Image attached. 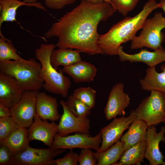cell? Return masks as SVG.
I'll use <instances>...</instances> for the list:
<instances>
[{"instance_id": "1", "label": "cell", "mask_w": 165, "mask_h": 165, "mask_svg": "<svg viewBox=\"0 0 165 165\" xmlns=\"http://www.w3.org/2000/svg\"><path fill=\"white\" fill-rule=\"evenodd\" d=\"M117 11L109 3L97 4L81 0L80 4L52 24L45 38H58L55 45L58 48L75 49L89 55L104 54L98 44V24Z\"/></svg>"}, {"instance_id": "2", "label": "cell", "mask_w": 165, "mask_h": 165, "mask_svg": "<svg viewBox=\"0 0 165 165\" xmlns=\"http://www.w3.org/2000/svg\"><path fill=\"white\" fill-rule=\"evenodd\" d=\"M158 8L159 4L156 0H148L137 14L132 17H125L113 25L107 33L100 35L98 44L104 54L118 55L121 44L132 41L137 31L142 29L149 15Z\"/></svg>"}, {"instance_id": "3", "label": "cell", "mask_w": 165, "mask_h": 165, "mask_svg": "<svg viewBox=\"0 0 165 165\" xmlns=\"http://www.w3.org/2000/svg\"><path fill=\"white\" fill-rule=\"evenodd\" d=\"M55 47L52 43H42L35 50V55L41 64L40 76L44 82L42 88L49 93L66 97L71 87V81L64 74L62 69L58 71L51 64L50 56Z\"/></svg>"}, {"instance_id": "4", "label": "cell", "mask_w": 165, "mask_h": 165, "mask_svg": "<svg viewBox=\"0 0 165 165\" xmlns=\"http://www.w3.org/2000/svg\"><path fill=\"white\" fill-rule=\"evenodd\" d=\"M41 64L34 58L22 61H0V71L13 77L24 90L39 91L44 82L40 76Z\"/></svg>"}, {"instance_id": "5", "label": "cell", "mask_w": 165, "mask_h": 165, "mask_svg": "<svg viewBox=\"0 0 165 165\" xmlns=\"http://www.w3.org/2000/svg\"><path fill=\"white\" fill-rule=\"evenodd\" d=\"M165 29V17L161 12L155 13L152 18H147L138 36L131 41V49L143 47L154 50L161 46L165 39V35L162 30Z\"/></svg>"}, {"instance_id": "6", "label": "cell", "mask_w": 165, "mask_h": 165, "mask_svg": "<svg viewBox=\"0 0 165 165\" xmlns=\"http://www.w3.org/2000/svg\"><path fill=\"white\" fill-rule=\"evenodd\" d=\"M136 118L144 121L148 127L163 122L165 119V94L152 90L134 110Z\"/></svg>"}, {"instance_id": "7", "label": "cell", "mask_w": 165, "mask_h": 165, "mask_svg": "<svg viewBox=\"0 0 165 165\" xmlns=\"http://www.w3.org/2000/svg\"><path fill=\"white\" fill-rule=\"evenodd\" d=\"M101 142V135L100 132L94 137L91 136L90 134L81 133L64 136L56 134L50 147L70 150L74 148H89L98 151Z\"/></svg>"}, {"instance_id": "8", "label": "cell", "mask_w": 165, "mask_h": 165, "mask_svg": "<svg viewBox=\"0 0 165 165\" xmlns=\"http://www.w3.org/2000/svg\"><path fill=\"white\" fill-rule=\"evenodd\" d=\"M39 92L25 90L19 101L10 108L11 116L20 127H29L33 122Z\"/></svg>"}, {"instance_id": "9", "label": "cell", "mask_w": 165, "mask_h": 165, "mask_svg": "<svg viewBox=\"0 0 165 165\" xmlns=\"http://www.w3.org/2000/svg\"><path fill=\"white\" fill-rule=\"evenodd\" d=\"M66 151L64 149L37 148L29 146L22 152L13 156V165H56L54 158Z\"/></svg>"}, {"instance_id": "10", "label": "cell", "mask_w": 165, "mask_h": 165, "mask_svg": "<svg viewBox=\"0 0 165 165\" xmlns=\"http://www.w3.org/2000/svg\"><path fill=\"white\" fill-rule=\"evenodd\" d=\"M136 118L134 110L127 117L122 116L115 118L109 124L102 128L100 131L102 142L98 152H103L120 139L123 132L128 129Z\"/></svg>"}, {"instance_id": "11", "label": "cell", "mask_w": 165, "mask_h": 165, "mask_svg": "<svg viewBox=\"0 0 165 165\" xmlns=\"http://www.w3.org/2000/svg\"><path fill=\"white\" fill-rule=\"evenodd\" d=\"M124 85L119 82L112 88L104 110L106 119L109 120L118 116H124L125 110L129 105L130 99L124 90Z\"/></svg>"}, {"instance_id": "12", "label": "cell", "mask_w": 165, "mask_h": 165, "mask_svg": "<svg viewBox=\"0 0 165 165\" xmlns=\"http://www.w3.org/2000/svg\"><path fill=\"white\" fill-rule=\"evenodd\" d=\"M60 103L62 107L63 112L58 124L57 134L62 136L73 133L90 134V120L87 117L77 118L69 110L65 101L61 100Z\"/></svg>"}, {"instance_id": "13", "label": "cell", "mask_w": 165, "mask_h": 165, "mask_svg": "<svg viewBox=\"0 0 165 165\" xmlns=\"http://www.w3.org/2000/svg\"><path fill=\"white\" fill-rule=\"evenodd\" d=\"M165 127H162L160 131L157 132L155 126L148 127L145 139L146 147L145 158L147 160L150 165L162 164L164 156L160 150V143L165 142Z\"/></svg>"}, {"instance_id": "14", "label": "cell", "mask_w": 165, "mask_h": 165, "mask_svg": "<svg viewBox=\"0 0 165 165\" xmlns=\"http://www.w3.org/2000/svg\"><path fill=\"white\" fill-rule=\"evenodd\" d=\"M58 124L54 121L49 123L36 115L34 121L28 129V137L29 141L38 140L50 147L54 137L58 131Z\"/></svg>"}, {"instance_id": "15", "label": "cell", "mask_w": 165, "mask_h": 165, "mask_svg": "<svg viewBox=\"0 0 165 165\" xmlns=\"http://www.w3.org/2000/svg\"><path fill=\"white\" fill-rule=\"evenodd\" d=\"M118 55L121 61L130 63L141 62L149 67H155L165 61V49L162 46L153 52L146 49H142L138 53L131 54L125 53L121 46L118 50Z\"/></svg>"}, {"instance_id": "16", "label": "cell", "mask_w": 165, "mask_h": 165, "mask_svg": "<svg viewBox=\"0 0 165 165\" xmlns=\"http://www.w3.org/2000/svg\"><path fill=\"white\" fill-rule=\"evenodd\" d=\"M25 90L12 76L0 72V103L11 108L20 100Z\"/></svg>"}, {"instance_id": "17", "label": "cell", "mask_w": 165, "mask_h": 165, "mask_svg": "<svg viewBox=\"0 0 165 165\" xmlns=\"http://www.w3.org/2000/svg\"><path fill=\"white\" fill-rule=\"evenodd\" d=\"M56 98L44 92H39L36 98V114L44 120L51 122L60 119L61 116L58 111Z\"/></svg>"}, {"instance_id": "18", "label": "cell", "mask_w": 165, "mask_h": 165, "mask_svg": "<svg viewBox=\"0 0 165 165\" xmlns=\"http://www.w3.org/2000/svg\"><path fill=\"white\" fill-rule=\"evenodd\" d=\"M62 70L76 83L93 81L97 72L94 65L82 60L73 64L63 67Z\"/></svg>"}, {"instance_id": "19", "label": "cell", "mask_w": 165, "mask_h": 165, "mask_svg": "<svg viewBox=\"0 0 165 165\" xmlns=\"http://www.w3.org/2000/svg\"><path fill=\"white\" fill-rule=\"evenodd\" d=\"M161 69L162 72L159 73L155 67L147 68L145 76L139 80L142 90L157 91L165 94V64L161 66Z\"/></svg>"}, {"instance_id": "20", "label": "cell", "mask_w": 165, "mask_h": 165, "mask_svg": "<svg viewBox=\"0 0 165 165\" xmlns=\"http://www.w3.org/2000/svg\"><path fill=\"white\" fill-rule=\"evenodd\" d=\"M23 6L34 7L47 12L41 3L38 2L28 4L20 0H0V29L5 22H17L16 19L17 9Z\"/></svg>"}, {"instance_id": "21", "label": "cell", "mask_w": 165, "mask_h": 165, "mask_svg": "<svg viewBox=\"0 0 165 165\" xmlns=\"http://www.w3.org/2000/svg\"><path fill=\"white\" fill-rule=\"evenodd\" d=\"M148 126L142 120L136 118L127 131L122 136L120 141L124 144L125 150L138 143L145 140Z\"/></svg>"}, {"instance_id": "22", "label": "cell", "mask_w": 165, "mask_h": 165, "mask_svg": "<svg viewBox=\"0 0 165 165\" xmlns=\"http://www.w3.org/2000/svg\"><path fill=\"white\" fill-rule=\"evenodd\" d=\"M29 142L27 128L20 127L11 133L0 144V145H6L13 155L15 156L25 150L29 146Z\"/></svg>"}, {"instance_id": "23", "label": "cell", "mask_w": 165, "mask_h": 165, "mask_svg": "<svg viewBox=\"0 0 165 165\" xmlns=\"http://www.w3.org/2000/svg\"><path fill=\"white\" fill-rule=\"evenodd\" d=\"M80 53L78 50L69 48L54 49L50 56L51 64L56 70L60 66L65 67L73 64L82 61Z\"/></svg>"}, {"instance_id": "24", "label": "cell", "mask_w": 165, "mask_h": 165, "mask_svg": "<svg viewBox=\"0 0 165 165\" xmlns=\"http://www.w3.org/2000/svg\"><path fill=\"white\" fill-rule=\"evenodd\" d=\"M146 147L145 140L140 142L125 151L119 161L114 165H140L144 162Z\"/></svg>"}, {"instance_id": "25", "label": "cell", "mask_w": 165, "mask_h": 165, "mask_svg": "<svg viewBox=\"0 0 165 165\" xmlns=\"http://www.w3.org/2000/svg\"><path fill=\"white\" fill-rule=\"evenodd\" d=\"M123 143L119 140L104 151L96 152L97 165H114L125 151Z\"/></svg>"}, {"instance_id": "26", "label": "cell", "mask_w": 165, "mask_h": 165, "mask_svg": "<svg viewBox=\"0 0 165 165\" xmlns=\"http://www.w3.org/2000/svg\"><path fill=\"white\" fill-rule=\"evenodd\" d=\"M0 61L10 60L22 61L24 59L17 53V50L12 42L4 37L0 32Z\"/></svg>"}, {"instance_id": "27", "label": "cell", "mask_w": 165, "mask_h": 165, "mask_svg": "<svg viewBox=\"0 0 165 165\" xmlns=\"http://www.w3.org/2000/svg\"><path fill=\"white\" fill-rule=\"evenodd\" d=\"M65 103L69 110L77 118H84L90 114L91 109L72 95L68 97Z\"/></svg>"}, {"instance_id": "28", "label": "cell", "mask_w": 165, "mask_h": 165, "mask_svg": "<svg viewBox=\"0 0 165 165\" xmlns=\"http://www.w3.org/2000/svg\"><path fill=\"white\" fill-rule=\"evenodd\" d=\"M96 93V91L92 88L83 87L74 90L72 95L92 109L95 106Z\"/></svg>"}, {"instance_id": "29", "label": "cell", "mask_w": 165, "mask_h": 165, "mask_svg": "<svg viewBox=\"0 0 165 165\" xmlns=\"http://www.w3.org/2000/svg\"><path fill=\"white\" fill-rule=\"evenodd\" d=\"M20 127L11 116L0 118V144Z\"/></svg>"}, {"instance_id": "30", "label": "cell", "mask_w": 165, "mask_h": 165, "mask_svg": "<svg viewBox=\"0 0 165 165\" xmlns=\"http://www.w3.org/2000/svg\"><path fill=\"white\" fill-rule=\"evenodd\" d=\"M112 6L119 13L126 16L135 8L139 0H111Z\"/></svg>"}, {"instance_id": "31", "label": "cell", "mask_w": 165, "mask_h": 165, "mask_svg": "<svg viewBox=\"0 0 165 165\" xmlns=\"http://www.w3.org/2000/svg\"><path fill=\"white\" fill-rule=\"evenodd\" d=\"M78 162L79 165H96L97 160L95 152L89 148L82 149L79 154Z\"/></svg>"}, {"instance_id": "32", "label": "cell", "mask_w": 165, "mask_h": 165, "mask_svg": "<svg viewBox=\"0 0 165 165\" xmlns=\"http://www.w3.org/2000/svg\"><path fill=\"white\" fill-rule=\"evenodd\" d=\"M78 156V153L71 149L63 157L55 160L54 162L56 165H77Z\"/></svg>"}, {"instance_id": "33", "label": "cell", "mask_w": 165, "mask_h": 165, "mask_svg": "<svg viewBox=\"0 0 165 165\" xmlns=\"http://www.w3.org/2000/svg\"><path fill=\"white\" fill-rule=\"evenodd\" d=\"M14 158L9 148L6 145H0V165H13Z\"/></svg>"}, {"instance_id": "34", "label": "cell", "mask_w": 165, "mask_h": 165, "mask_svg": "<svg viewBox=\"0 0 165 165\" xmlns=\"http://www.w3.org/2000/svg\"><path fill=\"white\" fill-rule=\"evenodd\" d=\"M45 5L49 8L56 10L63 9L65 6L72 4L76 0H44Z\"/></svg>"}, {"instance_id": "35", "label": "cell", "mask_w": 165, "mask_h": 165, "mask_svg": "<svg viewBox=\"0 0 165 165\" xmlns=\"http://www.w3.org/2000/svg\"><path fill=\"white\" fill-rule=\"evenodd\" d=\"M11 109L0 103V118L11 116Z\"/></svg>"}, {"instance_id": "36", "label": "cell", "mask_w": 165, "mask_h": 165, "mask_svg": "<svg viewBox=\"0 0 165 165\" xmlns=\"http://www.w3.org/2000/svg\"><path fill=\"white\" fill-rule=\"evenodd\" d=\"M91 3L94 4H97L103 1H105L110 3L112 5L111 0H87Z\"/></svg>"}, {"instance_id": "37", "label": "cell", "mask_w": 165, "mask_h": 165, "mask_svg": "<svg viewBox=\"0 0 165 165\" xmlns=\"http://www.w3.org/2000/svg\"><path fill=\"white\" fill-rule=\"evenodd\" d=\"M159 4L160 8L163 10L165 14V0H160Z\"/></svg>"}, {"instance_id": "38", "label": "cell", "mask_w": 165, "mask_h": 165, "mask_svg": "<svg viewBox=\"0 0 165 165\" xmlns=\"http://www.w3.org/2000/svg\"><path fill=\"white\" fill-rule=\"evenodd\" d=\"M39 0H22V1L28 4H34L37 2Z\"/></svg>"}, {"instance_id": "39", "label": "cell", "mask_w": 165, "mask_h": 165, "mask_svg": "<svg viewBox=\"0 0 165 165\" xmlns=\"http://www.w3.org/2000/svg\"><path fill=\"white\" fill-rule=\"evenodd\" d=\"M162 165H165V162L163 161Z\"/></svg>"}, {"instance_id": "40", "label": "cell", "mask_w": 165, "mask_h": 165, "mask_svg": "<svg viewBox=\"0 0 165 165\" xmlns=\"http://www.w3.org/2000/svg\"><path fill=\"white\" fill-rule=\"evenodd\" d=\"M163 123L165 124V119Z\"/></svg>"}]
</instances>
